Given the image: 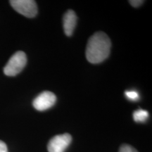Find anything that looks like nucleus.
I'll return each instance as SVG.
<instances>
[{
    "instance_id": "obj_11",
    "label": "nucleus",
    "mask_w": 152,
    "mask_h": 152,
    "mask_svg": "<svg viewBox=\"0 0 152 152\" xmlns=\"http://www.w3.org/2000/svg\"><path fill=\"white\" fill-rule=\"evenodd\" d=\"M0 152H8L7 144L1 140H0Z\"/></svg>"
},
{
    "instance_id": "obj_8",
    "label": "nucleus",
    "mask_w": 152,
    "mask_h": 152,
    "mask_svg": "<svg viewBox=\"0 0 152 152\" xmlns=\"http://www.w3.org/2000/svg\"><path fill=\"white\" fill-rule=\"evenodd\" d=\"M125 94L128 99L132 101H137L140 98V95H139L138 92H135V91H126L125 92Z\"/></svg>"
},
{
    "instance_id": "obj_10",
    "label": "nucleus",
    "mask_w": 152,
    "mask_h": 152,
    "mask_svg": "<svg viewBox=\"0 0 152 152\" xmlns=\"http://www.w3.org/2000/svg\"><path fill=\"white\" fill-rule=\"evenodd\" d=\"M129 3L134 8H137L144 3V1H142V0H131V1H129Z\"/></svg>"
},
{
    "instance_id": "obj_1",
    "label": "nucleus",
    "mask_w": 152,
    "mask_h": 152,
    "mask_svg": "<svg viewBox=\"0 0 152 152\" xmlns=\"http://www.w3.org/2000/svg\"><path fill=\"white\" fill-rule=\"evenodd\" d=\"M111 42L109 36L97 32L90 38L87 45L86 58L91 64H99L108 58L111 52Z\"/></svg>"
},
{
    "instance_id": "obj_5",
    "label": "nucleus",
    "mask_w": 152,
    "mask_h": 152,
    "mask_svg": "<svg viewBox=\"0 0 152 152\" xmlns=\"http://www.w3.org/2000/svg\"><path fill=\"white\" fill-rule=\"evenodd\" d=\"M56 97L54 93L45 91L39 94L34 99L33 105L36 110L39 111H46L52 108L56 103Z\"/></svg>"
},
{
    "instance_id": "obj_9",
    "label": "nucleus",
    "mask_w": 152,
    "mask_h": 152,
    "mask_svg": "<svg viewBox=\"0 0 152 152\" xmlns=\"http://www.w3.org/2000/svg\"><path fill=\"white\" fill-rule=\"evenodd\" d=\"M119 152H138L137 150L132 147V146L129 145V144H123L121 147H120Z\"/></svg>"
},
{
    "instance_id": "obj_2",
    "label": "nucleus",
    "mask_w": 152,
    "mask_h": 152,
    "mask_svg": "<svg viewBox=\"0 0 152 152\" xmlns=\"http://www.w3.org/2000/svg\"><path fill=\"white\" fill-rule=\"evenodd\" d=\"M27 64V57L21 51L15 53L4 68V73L7 76H16L20 73Z\"/></svg>"
},
{
    "instance_id": "obj_7",
    "label": "nucleus",
    "mask_w": 152,
    "mask_h": 152,
    "mask_svg": "<svg viewBox=\"0 0 152 152\" xmlns=\"http://www.w3.org/2000/svg\"><path fill=\"white\" fill-rule=\"evenodd\" d=\"M149 112L146 110L139 109L133 113V118L137 123H144L149 118Z\"/></svg>"
},
{
    "instance_id": "obj_3",
    "label": "nucleus",
    "mask_w": 152,
    "mask_h": 152,
    "mask_svg": "<svg viewBox=\"0 0 152 152\" xmlns=\"http://www.w3.org/2000/svg\"><path fill=\"white\" fill-rule=\"evenodd\" d=\"M9 2L15 11L27 18H33L37 14V4L33 0H11Z\"/></svg>"
},
{
    "instance_id": "obj_4",
    "label": "nucleus",
    "mask_w": 152,
    "mask_h": 152,
    "mask_svg": "<svg viewBox=\"0 0 152 152\" xmlns=\"http://www.w3.org/2000/svg\"><path fill=\"white\" fill-rule=\"evenodd\" d=\"M72 141V137L68 133L58 134L52 137L47 144L49 152H65Z\"/></svg>"
},
{
    "instance_id": "obj_6",
    "label": "nucleus",
    "mask_w": 152,
    "mask_h": 152,
    "mask_svg": "<svg viewBox=\"0 0 152 152\" xmlns=\"http://www.w3.org/2000/svg\"><path fill=\"white\" fill-rule=\"evenodd\" d=\"M64 33L68 37L73 35L77 23V16L73 10H68L63 18Z\"/></svg>"
}]
</instances>
